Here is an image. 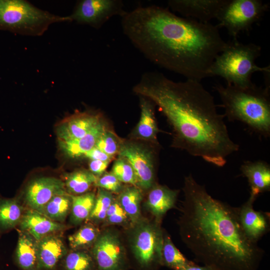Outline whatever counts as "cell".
Masks as SVG:
<instances>
[{
	"mask_svg": "<svg viewBox=\"0 0 270 270\" xmlns=\"http://www.w3.org/2000/svg\"><path fill=\"white\" fill-rule=\"evenodd\" d=\"M124 34L160 67L200 82L226 42L217 26L180 17L156 5L140 6L122 17Z\"/></svg>",
	"mask_w": 270,
	"mask_h": 270,
	"instance_id": "cell-1",
	"label": "cell"
},
{
	"mask_svg": "<svg viewBox=\"0 0 270 270\" xmlns=\"http://www.w3.org/2000/svg\"><path fill=\"white\" fill-rule=\"evenodd\" d=\"M133 91L148 98L166 117L174 132L172 146L218 167L240 146L230 136L213 96L200 82H176L158 72L142 74Z\"/></svg>",
	"mask_w": 270,
	"mask_h": 270,
	"instance_id": "cell-2",
	"label": "cell"
},
{
	"mask_svg": "<svg viewBox=\"0 0 270 270\" xmlns=\"http://www.w3.org/2000/svg\"><path fill=\"white\" fill-rule=\"evenodd\" d=\"M182 190L180 234L195 260L212 270H258L264 250L244 232L237 208L212 197L191 174Z\"/></svg>",
	"mask_w": 270,
	"mask_h": 270,
	"instance_id": "cell-3",
	"label": "cell"
},
{
	"mask_svg": "<svg viewBox=\"0 0 270 270\" xmlns=\"http://www.w3.org/2000/svg\"><path fill=\"white\" fill-rule=\"evenodd\" d=\"M214 88L225 110V117L242 122L260 136H270V88L254 84L248 88L216 84Z\"/></svg>",
	"mask_w": 270,
	"mask_h": 270,
	"instance_id": "cell-4",
	"label": "cell"
},
{
	"mask_svg": "<svg viewBox=\"0 0 270 270\" xmlns=\"http://www.w3.org/2000/svg\"><path fill=\"white\" fill-rule=\"evenodd\" d=\"M260 46L244 44L237 40L226 42L222 51L216 57L208 72V77L219 76L228 84L242 88L254 84L251 78L256 72L270 73V66L260 67L256 60L260 56Z\"/></svg>",
	"mask_w": 270,
	"mask_h": 270,
	"instance_id": "cell-5",
	"label": "cell"
},
{
	"mask_svg": "<svg viewBox=\"0 0 270 270\" xmlns=\"http://www.w3.org/2000/svg\"><path fill=\"white\" fill-rule=\"evenodd\" d=\"M70 22L23 0H0V30L22 35L40 36L56 22Z\"/></svg>",
	"mask_w": 270,
	"mask_h": 270,
	"instance_id": "cell-6",
	"label": "cell"
},
{
	"mask_svg": "<svg viewBox=\"0 0 270 270\" xmlns=\"http://www.w3.org/2000/svg\"><path fill=\"white\" fill-rule=\"evenodd\" d=\"M130 244L140 266L149 268L162 264L164 233L160 222L142 218L130 228Z\"/></svg>",
	"mask_w": 270,
	"mask_h": 270,
	"instance_id": "cell-7",
	"label": "cell"
},
{
	"mask_svg": "<svg viewBox=\"0 0 270 270\" xmlns=\"http://www.w3.org/2000/svg\"><path fill=\"white\" fill-rule=\"evenodd\" d=\"M260 0H226L218 14V28H224L236 40L240 32H248L268 10Z\"/></svg>",
	"mask_w": 270,
	"mask_h": 270,
	"instance_id": "cell-8",
	"label": "cell"
},
{
	"mask_svg": "<svg viewBox=\"0 0 270 270\" xmlns=\"http://www.w3.org/2000/svg\"><path fill=\"white\" fill-rule=\"evenodd\" d=\"M126 12L120 0H81L77 2L72 12L68 16L70 22L99 29L113 16L122 17Z\"/></svg>",
	"mask_w": 270,
	"mask_h": 270,
	"instance_id": "cell-9",
	"label": "cell"
},
{
	"mask_svg": "<svg viewBox=\"0 0 270 270\" xmlns=\"http://www.w3.org/2000/svg\"><path fill=\"white\" fill-rule=\"evenodd\" d=\"M89 251L96 270H125L127 258L118 233L110 230L100 232Z\"/></svg>",
	"mask_w": 270,
	"mask_h": 270,
	"instance_id": "cell-10",
	"label": "cell"
},
{
	"mask_svg": "<svg viewBox=\"0 0 270 270\" xmlns=\"http://www.w3.org/2000/svg\"><path fill=\"white\" fill-rule=\"evenodd\" d=\"M118 154L132 166L139 188L149 190L154 184L155 157L152 150L138 143L126 141L120 142Z\"/></svg>",
	"mask_w": 270,
	"mask_h": 270,
	"instance_id": "cell-11",
	"label": "cell"
},
{
	"mask_svg": "<svg viewBox=\"0 0 270 270\" xmlns=\"http://www.w3.org/2000/svg\"><path fill=\"white\" fill-rule=\"evenodd\" d=\"M66 192L62 180L43 176L32 180L24 193V202L28 208L40 211L54 196Z\"/></svg>",
	"mask_w": 270,
	"mask_h": 270,
	"instance_id": "cell-12",
	"label": "cell"
},
{
	"mask_svg": "<svg viewBox=\"0 0 270 270\" xmlns=\"http://www.w3.org/2000/svg\"><path fill=\"white\" fill-rule=\"evenodd\" d=\"M256 198L250 195L246 202L237 208L240 226L246 236L258 242L270 230L269 212L255 210L253 204Z\"/></svg>",
	"mask_w": 270,
	"mask_h": 270,
	"instance_id": "cell-13",
	"label": "cell"
},
{
	"mask_svg": "<svg viewBox=\"0 0 270 270\" xmlns=\"http://www.w3.org/2000/svg\"><path fill=\"white\" fill-rule=\"evenodd\" d=\"M226 0H170L168 7L184 18L203 23L216 18Z\"/></svg>",
	"mask_w": 270,
	"mask_h": 270,
	"instance_id": "cell-14",
	"label": "cell"
},
{
	"mask_svg": "<svg viewBox=\"0 0 270 270\" xmlns=\"http://www.w3.org/2000/svg\"><path fill=\"white\" fill-rule=\"evenodd\" d=\"M102 122L98 114L88 112L76 113L64 120L56 127L58 140L66 141L81 138Z\"/></svg>",
	"mask_w": 270,
	"mask_h": 270,
	"instance_id": "cell-15",
	"label": "cell"
},
{
	"mask_svg": "<svg viewBox=\"0 0 270 270\" xmlns=\"http://www.w3.org/2000/svg\"><path fill=\"white\" fill-rule=\"evenodd\" d=\"M38 270H55L68 252L58 233L48 235L36 241Z\"/></svg>",
	"mask_w": 270,
	"mask_h": 270,
	"instance_id": "cell-16",
	"label": "cell"
},
{
	"mask_svg": "<svg viewBox=\"0 0 270 270\" xmlns=\"http://www.w3.org/2000/svg\"><path fill=\"white\" fill-rule=\"evenodd\" d=\"M18 226L19 230L28 233L36 240L66 228L64 224L53 221L40 212L28 208L25 210Z\"/></svg>",
	"mask_w": 270,
	"mask_h": 270,
	"instance_id": "cell-17",
	"label": "cell"
},
{
	"mask_svg": "<svg viewBox=\"0 0 270 270\" xmlns=\"http://www.w3.org/2000/svg\"><path fill=\"white\" fill-rule=\"evenodd\" d=\"M178 192L166 186L156 184L149 190L145 204L156 222H160L166 212L175 207Z\"/></svg>",
	"mask_w": 270,
	"mask_h": 270,
	"instance_id": "cell-18",
	"label": "cell"
},
{
	"mask_svg": "<svg viewBox=\"0 0 270 270\" xmlns=\"http://www.w3.org/2000/svg\"><path fill=\"white\" fill-rule=\"evenodd\" d=\"M242 174L248 180L250 195L257 198L262 193L270 190V166L262 160L246 161L240 166Z\"/></svg>",
	"mask_w": 270,
	"mask_h": 270,
	"instance_id": "cell-19",
	"label": "cell"
},
{
	"mask_svg": "<svg viewBox=\"0 0 270 270\" xmlns=\"http://www.w3.org/2000/svg\"><path fill=\"white\" fill-rule=\"evenodd\" d=\"M36 241L28 233L18 230L14 260L22 270H38Z\"/></svg>",
	"mask_w": 270,
	"mask_h": 270,
	"instance_id": "cell-20",
	"label": "cell"
},
{
	"mask_svg": "<svg viewBox=\"0 0 270 270\" xmlns=\"http://www.w3.org/2000/svg\"><path fill=\"white\" fill-rule=\"evenodd\" d=\"M140 96V116L134 135L140 139L157 144L156 136L159 130L154 116V104L148 98Z\"/></svg>",
	"mask_w": 270,
	"mask_h": 270,
	"instance_id": "cell-21",
	"label": "cell"
},
{
	"mask_svg": "<svg viewBox=\"0 0 270 270\" xmlns=\"http://www.w3.org/2000/svg\"><path fill=\"white\" fill-rule=\"evenodd\" d=\"M106 128L102 122L85 136L74 140H58V145L62 152L67 156L76 158L84 155L93 148Z\"/></svg>",
	"mask_w": 270,
	"mask_h": 270,
	"instance_id": "cell-22",
	"label": "cell"
},
{
	"mask_svg": "<svg viewBox=\"0 0 270 270\" xmlns=\"http://www.w3.org/2000/svg\"><path fill=\"white\" fill-rule=\"evenodd\" d=\"M117 199L130 218L132 226L143 218L140 210L142 194L140 188L132 185L124 187Z\"/></svg>",
	"mask_w": 270,
	"mask_h": 270,
	"instance_id": "cell-23",
	"label": "cell"
},
{
	"mask_svg": "<svg viewBox=\"0 0 270 270\" xmlns=\"http://www.w3.org/2000/svg\"><path fill=\"white\" fill-rule=\"evenodd\" d=\"M25 210L16 198H0V232L9 230L19 225Z\"/></svg>",
	"mask_w": 270,
	"mask_h": 270,
	"instance_id": "cell-24",
	"label": "cell"
},
{
	"mask_svg": "<svg viewBox=\"0 0 270 270\" xmlns=\"http://www.w3.org/2000/svg\"><path fill=\"white\" fill-rule=\"evenodd\" d=\"M72 204L71 194L65 192L53 196L38 212L53 221L63 224L70 214Z\"/></svg>",
	"mask_w": 270,
	"mask_h": 270,
	"instance_id": "cell-25",
	"label": "cell"
},
{
	"mask_svg": "<svg viewBox=\"0 0 270 270\" xmlns=\"http://www.w3.org/2000/svg\"><path fill=\"white\" fill-rule=\"evenodd\" d=\"M72 204L70 213V222L78 226L86 221L93 209L96 194L92 192L76 195H71Z\"/></svg>",
	"mask_w": 270,
	"mask_h": 270,
	"instance_id": "cell-26",
	"label": "cell"
},
{
	"mask_svg": "<svg viewBox=\"0 0 270 270\" xmlns=\"http://www.w3.org/2000/svg\"><path fill=\"white\" fill-rule=\"evenodd\" d=\"M98 178L90 170H74L64 176V182L66 190L72 196L86 193L92 185H94Z\"/></svg>",
	"mask_w": 270,
	"mask_h": 270,
	"instance_id": "cell-27",
	"label": "cell"
},
{
	"mask_svg": "<svg viewBox=\"0 0 270 270\" xmlns=\"http://www.w3.org/2000/svg\"><path fill=\"white\" fill-rule=\"evenodd\" d=\"M100 231L97 226L88 222L68 237L72 250H89L98 238Z\"/></svg>",
	"mask_w": 270,
	"mask_h": 270,
	"instance_id": "cell-28",
	"label": "cell"
},
{
	"mask_svg": "<svg viewBox=\"0 0 270 270\" xmlns=\"http://www.w3.org/2000/svg\"><path fill=\"white\" fill-rule=\"evenodd\" d=\"M190 262L176 248L168 234L164 233L162 264L174 270H180Z\"/></svg>",
	"mask_w": 270,
	"mask_h": 270,
	"instance_id": "cell-29",
	"label": "cell"
},
{
	"mask_svg": "<svg viewBox=\"0 0 270 270\" xmlns=\"http://www.w3.org/2000/svg\"><path fill=\"white\" fill-rule=\"evenodd\" d=\"M60 263L62 270H96L89 250H70Z\"/></svg>",
	"mask_w": 270,
	"mask_h": 270,
	"instance_id": "cell-30",
	"label": "cell"
},
{
	"mask_svg": "<svg viewBox=\"0 0 270 270\" xmlns=\"http://www.w3.org/2000/svg\"><path fill=\"white\" fill-rule=\"evenodd\" d=\"M114 198L112 193L98 188L93 209L86 221L96 226L103 224Z\"/></svg>",
	"mask_w": 270,
	"mask_h": 270,
	"instance_id": "cell-31",
	"label": "cell"
},
{
	"mask_svg": "<svg viewBox=\"0 0 270 270\" xmlns=\"http://www.w3.org/2000/svg\"><path fill=\"white\" fill-rule=\"evenodd\" d=\"M103 224L105 226L118 225L127 228L132 226L130 218L121 206L117 198H114L112 202Z\"/></svg>",
	"mask_w": 270,
	"mask_h": 270,
	"instance_id": "cell-32",
	"label": "cell"
},
{
	"mask_svg": "<svg viewBox=\"0 0 270 270\" xmlns=\"http://www.w3.org/2000/svg\"><path fill=\"white\" fill-rule=\"evenodd\" d=\"M111 172L121 182L138 186L134 172L130 164L124 158L118 156L112 166Z\"/></svg>",
	"mask_w": 270,
	"mask_h": 270,
	"instance_id": "cell-33",
	"label": "cell"
},
{
	"mask_svg": "<svg viewBox=\"0 0 270 270\" xmlns=\"http://www.w3.org/2000/svg\"><path fill=\"white\" fill-rule=\"evenodd\" d=\"M120 144L116 136L106 129L98 138L95 146L113 158L118 154Z\"/></svg>",
	"mask_w": 270,
	"mask_h": 270,
	"instance_id": "cell-34",
	"label": "cell"
},
{
	"mask_svg": "<svg viewBox=\"0 0 270 270\" xmlns=\"http://www.w3.org/2000/svg\"><path fill=\"white\" fill-rule=\"evenodd\" d=\"M94 186L112 194H119L124 188L122 182L111 172H104L98 176Z\"/></svg>",
	"mask_w": 270,
	"mask_h": 270,
	"instance_id": "cell-35",
	"label": "cell"
},
{
	"mask_svg": "<svg viewBox=\"0 0 270 270\" xmlns=\"http://www.w3.org/2000/svg\"><path fill=\"white\" fill-rule=\"evenodd\" d=\"M109 163L99 160H91L89 164V170L98 177L105 172Z\"/></svg>",
	"mask_w": 270,
	"mask_h": 270,
	"instance_id": "cell-36",
	"label": "cell"
},
{
	"mask_svg": "<svg viewBox=\"0 0 270 270\" xmlns=\"http://www.w3.org/2000/svg\"><path fill=\"white\" fill-rule=\"evenodd\" d=\"M84 156L90 160H99L107 162H110L113 158L96 146L88 152Z\"/></svg>",
	"mask_w": 270,
	"mask_h": 270,
	"instance_id": "cell-37",
	"label": "cell"
},
{
	"mask_svg": "<svg viewBox=\"0 0 270 270\" xmlns=\"http://www.w3.org/2000/svg\"><path fill=\"white\" fill-rule=\"evenodd\" d=\"M180 270H212L205 266H200L192 262Z\"/></svg>",
	"mask_w": 270,
	"mask_h": 270,
	"instance_id": "cell-38",
	"label": "cell"
},
{
	"mask_svg": "<svg viewBox=\"0 0 270 270\" xmlns=\"http://www.w3.org/2000/svg\"><path fill=\"white\" fill-rule=\"evenodd\" d=\"M1 232H0V234Z\"/></svg>",
	"mask_w": 270,
	"mask_h": 270,
	"instance_id": "cell-39",
	"label": "cell"
}]
</instances>
